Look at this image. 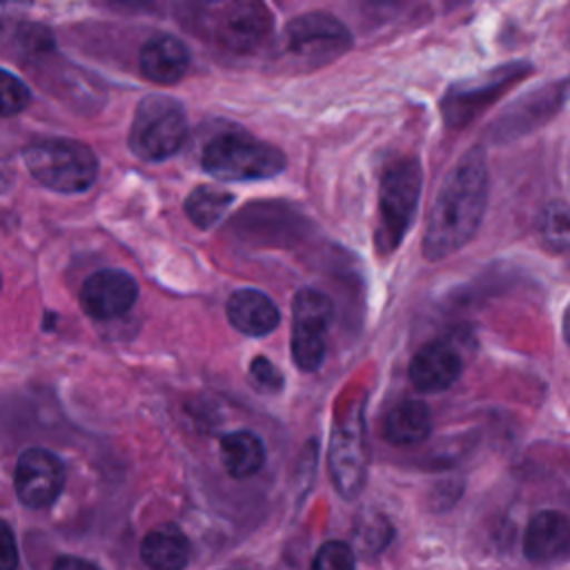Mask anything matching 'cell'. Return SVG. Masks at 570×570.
<instances>
[{
	"mask_svg": "<svg viewBox=\"0 0 570 570\" xmlns=\"http://www.w3.org/2000/svg\"><path fill=\"white\" fill-rule=\"evenodd\" d=\"M287 51L309 67L325 65L352 47L350 29L327 11H307L285 27Z\"/></svg>",
	"mask_w": 570,
	"mask_h": 570,
	"instance_id": "obj_9",
	"label": "cell"
},
{
	"mask_svg": "<svg viewBox=\"0 0 570 570\" xmlns=\"http://www.w3.org/2000/svg\"><path fill=\"white\" fill-rule=\"evenodd\" d=\"M327 470L334 490L352 501L361 494L367 479V443L363 401L352 403L341 419H336L327 448Z\"/></svg>",
	"mask_w": 570,
	"mask_h": 570,
	"instance_id": "obj_6",
	"label": "cell"
},
{
	"mask_svg": "<svg viewBox=\"0 0 570 570\" xmlns=\"http://www.w3.org/2000/svg\"><path fill=\"white\" fill-rule=\"evenodd\" d=\"M249 376L265 392H281L283 385H285V379H283L281 370L265 356H254L252 358Z\"/></svg>",
	"mask_w": 570,
	"mask_h": 570,
	"instance_id": "obj_26",
	"label": "cell"
},
{
	"mask_svg": "<svg viewBox=\"0 0 570 570\" xmlns=\"http://www.w3.org/2000/svg\"><path fill=\"white\" fill-rule=\"evenodd\" d=\"M203 169L218 180H263L281 174L285 154L245 131H225L212 138L200 156Z\"/></svg>",
	"mask_w": 570,
	"mask_h": 570,
	"instance_id": "obj_3",
	"label": "cell"
},
{
	"mask_svg": "<svg viewBox=\"0 0 570 570\" xmlns=\"http://www.w3.org/2000/svg\"><path fill=\"white\" fill-rule=\"evenodd\" d=\"M488 205V167L481 147L465 151L443 178L423 234V256L441 261L468 245Z\"/></svg>",
	"mask_w": 570,
	"mask_h": 570,
	"instance_id": "obj_1",
	"label": "cell"
},
{
	"mask_svg": "<svg viewBox=\"0 0 570 570\" xmlns=\"http://www.w3.org/2000/svg\"><path fill=\"white\" fill-rule=\"evenodd\" d=\"M27 171L42 187L58 194H82L98 176V158L80 140L42 138L22 149Z\"/></svg>",
	"mask_w": 570,
	"mask_h": 570,
	"instance_id": "obj_2",
	"label": "cell"
},
{
	"mask_svg": "<svg viewBox=\"0 0 570 570\" xmlns=\"http://www.w3.org/2000/svg\"><path fill=\"white\" fill-rule=\"evenodd\" d=\"M78 298L87 316L96 321H111L134 307L138 298V285L127 272L107 267L87 276Z\"/></svg>",
	"mask_w": 570,
	"mask_h": 570,
	"instance_id": "obj_12",
	"label": "cell"
},
{
	"mask_svg": "<svg viewBox=\"0 0 570 570\" xmlns=\"http://www.w3.org/2000/svg\"><path fill=\"white\" fill-rule=\"evenodd\" d=\"M272 22L269 9L263 2L249 0L207 4L200 16L205 36L236 53L256 49L269 36Z\"/></svg>",
	"mask_w": 570,
	"mask_h": 570,
	"instance_id": "obj_7",
	"label": "cell"
},
{
	"mask_svg": "<svg viewBox=\"0 0 570 570\" xmlns=\"http://www.w3.org/2000/svg\"><path fill=\"white\" fill-rule=\"evenodd\" d=\"M53 570H100V568L80 557H60L53 563Z\"/></svg>",
	"mask_w": 570,
	"mask_h": 570,
	"instance_id": "obj_28",
	"label": "cell"
},
{
	"mask_svg": "<svg viewBox=\"0 0 570 570\" xmlns=\"http://www.w3.org/2000/svg\"><path fill=\"white\" fill-rule=\"evenodd\" d=\"M461 356L445 343H425L410 361V381L419 392H443L461 376Z\"/></svg>",
	"mask_w": 570,
	"mask_h": 570,
	"instance_id": "obj_15",
	"label": "cell"
},
{
	"mask_svg": "<svg viewBox=\"0 0 570 570\" xmlns=\"http://www.w3.org/2000/svg\"><path fill=\"white\" fill-rule=\"evenodd\" d=\"M561 100H563V89L559 85L539 87L537 91L523 96L519 102L512 105L510 111L503 114V118L497 122V131H501L503 136H519L523 131H530L543 125L548 118H552Z\"/></svg>",
	"mask_w": 570,
	"mask_h": 570,
	"instance_id": "obj_17",
	"label": "cell"
},
{
	"mask_svg": "<svg viewBox=\"0 0 570 570\" xmlns=\"http://www.w3.org/2000/svg\"><path fill=\"white\" fill-rule=\"evenodd\" d=\"M334 316V303L316 287H301L292 301L289 347L298 370L316 372L325 358V336Z\"/></svg>",
	"mask_w": 570,
	"mask_h": 570,
	"instance_id": "obj_8",
	"label": "cell"
},
{
	"mask_svg": "<svg viewBox=\"0 0 570 570\" xmlns=\"http://www.w3.org/2000/svg\"><path fill=\"white\" fill-rule=\"evenodd\" d=\"M225 312H227L229 325L236 332L252 338L272 334L281 323V312L276 303L267 294L252 287H240L232 292L227 298Z\"/></svg>",
	"mask_w": 570,
	"mask_h": 570,
	"instance_id": "obj_14",
	"label": "cell"
},
{
	"mask_svg": "<svg viewBox=\"0 0 570 570\" xmlns=\"http://www.w3.org/2000/svg\"><path fill=\"white\" fill-rule=\"evenodd\" d=\"M2 85H0V96H2V116L9 118L13 114H20L29 102H31V91L29 87L9 69H2L0 73Z\"/></svg>",
	"mask_w": 570,
	"mask_h": 570,
	"instance_id": "obj_23",
	"label": "cell"
},
{
	"mask_svg": "<svg viewBox=\"0 0 570 570\" xmlns=\"http://www.w3.org/2000/svg\"><path fill=\"white\" fill-rule=\"evenodd\" d=\"M140 557L151 570H183L189 561V541L178 525H160L140 543Z\"/></svg>",
	"mask_w": 570,
	"mask_h": 570,
	"instance_id": "obj_19",
	"label": "cell"
},
{
	"mask_svg": "<svg viewBox=\"0 0 570 570\" xmlns=\"http://www.w3.org/2000/svg\"><path fill=\"white\" fill-rule=\"evenodd\" d=\"M423 171L416 158L390 165L379 185V223L374 243L381 252H394L414 223L421 198Z\"/></svg>",
	"mask_w": 570,
	"mask_h": 570,
	"instance_id": "obj_5",
	"label": "cell"
},
{
	"mask_svg": "<svg viewBox=\"0 0 570 570\" xmlns=\"http://www.w3.org/2000/svg\"><path fill=\"white\" fill-rule=\"evenodd\" d=\"M539 234L552 252L570 249V207L566 203H550L539 216Z\"/></svg>",
	"mask_w": 570,
	"mask_h": 570,
	"instance_id": "obj_22",
	"label": "cell"
},
{
	"mask_svg": "<svg viewBox=\"0 0 570 570\" xmlns=\"http://www.w3.org/2000/svg\"><path fill=\"white\" fill-rule=\"evenodd\" d=\"M2 539H0V570H16L18 566V548L13 541V532L9 523H0Z\"/></svg>",
	"mask_w": 570,
	"mask_h": 570,
	"instance_id": "obj_27",
	"label": "cell"
},
{
	"mask_svg": "<svg viewBox=\"0 0 570 570\" xmlns=\"http://www.w3.org/2000/svg\"><path fill=\"white\" fill-rule=\"evenodd\" d=\"M432 432L430 407L419 399H403L385 414L383 436L394 445H416Z\"/></svg>",
	"mask_w": 570,
	"mask_h": 570,
	"instance_id": "obj_18",
	"label": "cell"
},
{
	"mask_svg": "<svg viewBox=\"0 0 570 570\" xmlns=\"http://www.w3.org/2000/svg\"><path fill=\"white\" fill-rule=\"evenodd\" d=\"M140 73L156 85H174L178 82L189 67V49L187 45L171 36L158 33L151 36L140 49Z\"/></svg>",
	"mask_w": 570,
	"mask_h": 570,
	"instance_id": "obj_16",
	"label": "cell"
},
{
	"mask_svg": "<svg viewBox=\"0 0 570 570\" xmlns=\"http://www.w3.org/2000/svg\"><path fill=\"white\" fill-rule=\"evenodd\" d=\"M187 131L185 107L171 96L149 94L136 107L127 140L136 158L160 163L185 145Z\"/></svg>",
	"mask_w": 570,
	"mask_h": 570,
	"instance_id": "obj_4",
	"label": "cell"
},
{
	"mask_svg": "<svg viewBox=\"0 0 570 570\" xmlns=\"http://www.w3.org/2000/svg\"><path fill=\"white\" fill-rule=\"evenodd\" d=\"M312 570H356L354 552L343 541H327L318 548Z\"/></svg>",
	"mask_w": 570,
	"mask_h": 570,
	"instance_id": "obj_24",
	"label": "cell"
},
{
	"mask_svg": "<svg viewBox=\"0 0 570 570\" xmlns=\"http://www.w3.org/2000/svg\"><path fill=\"white\" fill-rule=\"evenodd\" d=\"M65 488L62 461L45 448H27L13 468V490L22 505L47 508Z\"/></svg>",
	"mask_w": 570,
	"mask_h": 570,
	"instance_id": "obj_11",
	"label": "cell"
},
{
	"mask_svg": "<svg viewBox=\"0 0 570 570\" xmlns=\"http://www.w3.org/2000/svg\"><path fill=\"white\" fill-rule=\"evenodd\" d=\"M220 461L229 476H254L265 463V443L249 430H236L220 439Z\"/></svg>",
	"mask_w": 570,
	"mask_h": 570,
	"instance_id": "obj_20",
	"label": "cell"
},
{
	"mask_svg": "<svg viewBox=\"0 0 570 570\" xmlns=\"http://www.w3.org/2000/svg\"><path fill=\"white\" fill-rule=\"evenodd\" d=\"M525 73H528V65L514 62V65L492 69L481 78L452 87L441 105L443 118L448 120L450 127H463L490 102H494L510 85L519 82Z\"/></svg>",
	"mask_w": 570,
	"mask_h": 570,
	"instance_id": "obj_10",
	"label": "cell"
},
{
	"mask_svg": "<svg viewBox=\"0 0 570 570\" xmlns=\"http://www.w3.org/2000/svg\"><path fill=\"white\" fill-rule=\"evenodd\" d=\"M523 554L532 563L570 559V517L559 510L537 512L523 532Z\"/></svg>",
	"mask_w": 570,
	"mask_h": 570,
	"instance_id": "obj_13",
	"label": "cell"
},
{
	"mask_svg": "<svg viewBox=\"0 0 570 570\" xmlns=\"http://www.w3.org/2000/svg\"><path fill=\"white\" fill-rule=\"evenodd\" d=\"M354 537L358 541V548L367 554L372 552H379L387 539H390V525L385 519H381L379 514L370 517L367 521H361L356 528H354Z\"/></svg>",
	"mask_w": 570,
	"mask_h": 570,
	"instance_id": "obj_25",
	"label": "cell"
},
{
	"mask_svg": "<svg viewBox=\"0 0 570 570\" xmlns=\"http://www.w3.org/2000/svg\"><path fill=\"white\" fill-rule=\"evenodd\" d=\"M561 330H563V338H566V343L570 345V305H568V307H566V312H563Z\"/></svg>",
	"mask_w": 570,
	"mask_h": 570,
	"instance_id": "obj_29",
	"label": "cell"
},
{
	"mask_svg": "<svg viewBox=\"0 0 570 570\" xmlns=\"http://www.w3.org/2000/svg\"><path fill=\"white\" fill-rule=\"evenodd\" d=\"M234 194L216 185H198L185 198V214L198 229H212L232 207Z\"/></svg>",
	"mask_w": 570,
	"mask_h": 570,
	"instance_id": "obj_21",
	"label": "cell"
}]
</instances>
